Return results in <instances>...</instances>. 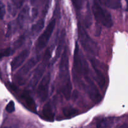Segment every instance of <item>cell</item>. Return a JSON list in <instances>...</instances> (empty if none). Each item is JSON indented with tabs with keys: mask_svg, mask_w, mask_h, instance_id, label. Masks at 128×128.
<instances>
[{
	"mask_svg": "<svg viewBox=\"0 0 128 128\" xmlns=\"http://www.w3.org/2000/svg\"><path fill=\"white\" fill-rule=\"evenodd\" d=\"M59 77L60 81V88L62 93L66 100L71 98L72 91V84L70 79L69 70V52L68 46L64 48L61 56L59 67Z\"/></svg>",
	"mask_w": 128,
	"mask_h": 128,
	"instance_id": "6da1fadb",
	"label": "cell"
},
{
	"mask_svg": "<svg viewBox=\"0 0 128 128\" xmlns=\"http://www.w3.org/2000/svg\"><path fill=\"white\" fill-rule=\"evenodd\" d=\"M78 38L81 46L86 52L92 55H97L98 54L99 48L97 44L91 38L81 24L78 25Z\"/></svg>",
	"mask_w": 128,
	"mask_h": 128,
	"instance_id": "7a4b0ae2",
	"label": "cell"
},
{
	"mask_svg": "<svg viewBox=\"0 0 128 128\" xmlns=\"http://www.w3.org/2000/svg\"><path fill=\"white\" fill-rule=\"evenodd\" d=\"M92 12L96 21L106 28H111L113 25L111 15L107 10L101 6L97 0H94L92 4Z\"/></svg>",
	"mask_w": 128,
	"mask_h": 128,
	"instance_id": "3957f363",
	"label": "cell"
},
{
	"mask_svg": "<svg viewBox=\"0 0 128 128\" xmlns=\"http://www.w3.org/2000/svg\"><path fill=\"white\" fill-rule=\"evenodd\" d=\"M55 26H56V19L52 18L48 24L44 31L41 34V35L38 38L37 41H36V51H41L46 46L52 32H53Z\"/></svg>",
	"mask_w": 128,
	"mask_h": 128,
	"instance_id": "277c9868",
	"label": "cell"
},
{
	"mask_svg": "<svg viewBox=\"0 0 128 128\" xmlns=\"http://www.w3.org/2000/svg\"><path fill=\"white\" fill-rule=\"evenodd\" d=\"M51 56V50L50 48H48L47 50L44 53V56L43 60H42V62L37 67V68L34 71V73L33 76L32 78V80L31 81V85L32 87H35V86L37 85V84L38 83L39 81H40V78H41V76H42L44 73V71L45 68H46V66L47 65L48 62L49 60H50V58Z\"/></svg>",
	"mask_w": 128,
	"mask_h": 128,
	"instance_id": "5b68a950",
	"label": "cell"
},
{
	"mask_svg": "<svg viewBox=\"0 0 128 128\" xmlns=\"http://www.w3.org/2000/svg\"><path fill=\"white\" fill-rule=\"evenodd\" d=\"M50 81H51V74L48 72L42 78L39 84L37 90V94L38 98L41 101H44L48 96Z\"/></svg>",
	"mask_w": 128,
	"mask_h": 128,
	"instance_id": "8992f818",
	"label": "cell"
},
{
	"mask_svg": "<svg viewBox=\"0 0 128 128\" xmlns=\"http://www.w3.org/2000/svg\"><path fill=\"white\" fill-rule=\"evenodd\" d=\"M90 61H91V65H92V68L94 71L96 82H98L100 88L102 90L106 85V79H105L104 75L98 66L96 59H94V58H90Z\"/></svg>",
	"mask_w": 128,
	"mask_h": 128,
	"instance_id": "52a82bcc",
	"label": "cell"
},
{
	"mask_svg": "<svg viewBox=\"0 0 128 128\" xmlns=\"http://www.w3.org/2000/svg\"><path fill=\"white\" fill-rule=\"evenodd\" d=\"M30 54V51L28 50H24L21 51L18 56L13 59L11 62V67L12 71H14L23 64L25 60L27 59Z\"/></svg>",
	"mask_w": 128,
	"mask_h": 128,
	"instance_id": "ba28073f",
	"label": "cell"
},
{
	"mask_svg": "<svg viewBox=\"0 0 128 128\" xmlns=\"http://www.w3.org/2000/svg\"><path fill=\"white\" fill-rule=\"evenodd\" d=\"M42 115L44 119L49 121H53L54 118V111L53 105L51 102L48 101L45 104L42 109Z\"/></svg>",
	"mask_w": 128,
	"mask_h": 128,
	"instance_id": "9c48e42d",
	"label": "cell"
},
{
	"mask_svg": "<svg viewBox=\"0 0 128 128\" xmlns=\"http://www.w3.org/2000/svg\"><path fill=\"white\" fill-rule=\"evenodd\" d=\"M21 98L24 101L25 104L27 106V107L32 112H36V106L33 98L31 97L30 92L28 91H24L22 92L21 96Z\"/></svg>",
	"mask_w": 128,
	"mask_h": 128,
	"instance_id": "30bf717a",
	"label": "cell"
},
{
	"mask_svg": "<svg viewBox=\"0 0 128 128\" xmlns=\"http://www.w3.org/2000/svg\"><path fill=\"white\" fill-rule=\"evenodd\" d=\"M29 11H30V9H29V7L28 6L24 7L21 10V11H20L17 19L18 24L20 27H22L24 24V22H26V20H27L28 17L29 16Z\"/></svg>",
	"mask_w": 128,
	"mask_h": 128,
	"instance_id": "8fae6325",
	"label": "cell"
},
{
	"mask_svg": "<svg viewBox=\"0 0 128 128\" xmlns=\"http://www.w3.org/2000/svg\"><path fill=\"white\" fill-rule=\"evenodd\" d=\"M36 63H37V59L31 58L21 69L20 71V74L22 75V76L27 74L29 72V71L36 64Z\"/></svg>",
	"mask_w": 128,
	"mask_h": 128,
	"instance_id": "7c38bea8",
	"label": "cell"
},
{
	"mask_svg": "<svg viewBox=\"0 0 128 128\" xmlns=\"http://www.w3.org/2000/svg\"><path fill=\"white\" fill-rule=\"evenodd\" d=\"M104 6L111 9H118L121 8L120 0H98Z\"/></svg>",
	"mask_w": 128,
	"mask_h": 128,
	"instance_id": "4fadbf2b",
	"label": "cell"
},
{
	"mask_svg": "<svg viewBox=\"0 0 128 128\" xmlns=\"http://www.w3.org/2000/svg\"><path fill=\"white\" fill-rule=\"evenodd\" d=\"M24 0H12V4L8 6V10L10 13L12 15H15L18 9L20 8L22 6Z\"/></svg>",
	"mask_w": 128,
	"mask_h": 128,
	"instance_id": "5bb4252c",
	"label": "cell"
},
{
	"mask_svg": "<svg viewBox=\"0 0 128 128\" xmlns=\"http://www.w3.org/2000/svg\"><path fill=\"white\" fill-rule=\"evenodd\" d=\"M64 116L66 118H71L76 116L78 113V111L76 108L71 106H67V107L64 108L62 110Z\"/></svg>",
	"mask_w": 128,
	"mask_h": 128,
	"instance_id": "9a60e30c",
	"label": "cell"
},
{
	"mask_svg": "<svg viewBox=\"0 0 128 128\" xmlns=\"http://www.w3.org/2000/svg\"><path fill=\"white\" fill-rule=\"evenodd\" d=\"M64 39H65V30H63L61 32V35H60V39H59V43L58 46L57 50H56V57H58L59 54L61 53V50L63 46L64 43Z\"/></svg>",
	"mask_w": 128,
	"mask_h": 128,
	"instance_id": "2e32d148",
	"label": "cell"
},
{
	"mask_svg": "<svg viewBox=\"0 0 128 128\" xmlns=\"http://www.w3.org/2000/svg\"><path fill=\"white\" fill-rule=\"evenodd\" d=\"M44 20H40L36 24L32 26V28H31V31H32V34H36L38 32H40L41 31L44 27Z\"/></svg>",
	"mask_w": 128,
	"mask_h": 128,
	"instance_id": "e0dca14e",
	"label": "cell"
},
{
	"mask_svg": "<svg viewBox=\"0 0 128 128\" xmlns=\"http://www.w3.org/2000/svg\"><path fill=\"white\" fill-rule=\"evenodd\" d=\"M25 40H26V34H22V36H20V37L18 39L14 42L13 48H12V49L15 51L16 50H18V48H21V46L23 44Z\"/></svg>",
	"mask_w": 128,
	"mask_h": 128,
	"instance_id": "ac0fdd59",
	"label": "cell"
},
{
	"mask_svg": "<svg viewBox=\"0 0 128 128\" xmlns=\"http://www.w3.org/2000/svg\"><path fill=\"white\" fill-rule=\"evenodd\" d=\"M14 50L12 48H8L0 52V58L11 56L14 53Z\"/></svg>",
	"mask_w": 128,
	"mask_h": 128,
	"instance_id": "d6986e66",
	"label": "cell"
},
{
	"mask_svg": "<svg viewBox=\"0 0 128 128\" xmlns=\"http://www.w3.org/2000/svg\"><path fill=\"white\" fill-rule=\"evenodd\" d=\"M6 111L8 113H12L15 111V105L14 101H10L8 103V104L6 106Z\"/></svg>",
	"mask_w": 128,
	"mask_h": 128,
	"instance_id": "ffe728a7",
	"label": "cell"
},
{
	"mask_svg": "<svg viewBox=\"0 0 128 128\" xmlns=\"http://www.w3.org/2000/svg\"><path fill=\"white\" fill-rule=\"evenodd\" d=\"M74 7L77 10H81L82 6L84 0H71Z\"/></svg>",
	"mask_w": 128,
	"mask_h": 128,
	"instance_id": "44dd1931",
	"label": "cell"
},
{
	"mask_svg": "<svg viewBox=\"0 0 128 128\" xmlns=\"http://www.w3.org/2000/svg\"><path fill=\"white\" fill-rule=\"evenodd\" d=\"M6 13L5 6L1 1H0V20H2Z\"/></svg>",
	"mask_w": 128,
	"mask_h": 128,
	"instance_id": "7402d4cb",
	"label": "cell"
},
{
	"mask_svg": "<svg viewBox=\"0 0 128 128\" xmlns=\"http://www.w3.org/2000/svg\"><path fill=\"white\" fill-rule=\"evenodd\" d=\"M115 128H128V124L124 123L121 125H118V126H116Z\"/></svg>",
	"mask_w": 128,
	"mask_h": 128,
	"instance_id": "603a6c76",
	"label": "cell"
},
{
	"mask_svg": "<svg viewBox=\"0 0 128 128\" xmlns=\"http://www.w3.org/2000/svg\"><path fill=\"white\" fill-rule=\"evenodd\" d=\"M8 128V127H4V128Z\"/></svg>",
	"mask_w": 128,
	"mask_h": 128,
	"instance_id": "cb8c5ba5",
	"label": "cell"
}]
</instances>
